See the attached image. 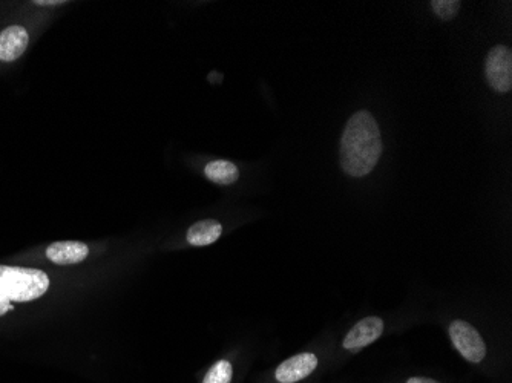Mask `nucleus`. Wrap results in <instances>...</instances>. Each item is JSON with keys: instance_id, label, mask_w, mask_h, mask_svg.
I'll list each match as a JSON object with an SVG mask.
<instances>
[{"instance_id": "obj_1", "label": "nucleus", "mask_w": 512, "mask_h": 383, "mask_svg": "<svg viewBox=\"0 0 512 383\" xmlns=\"http://www.w3.org/2000/svg\"><path fill=\"white\" fill-rule=\"evenodd\" d=\"M382 154L381 131L368 111H359L348 120L341 140V166L350 177H367Z\"/></svg>"}, {"instance_id": "obj_2", "label": "nucleus", "mask_w": 512, "mask_h": 383, "mask_svg": "<svg viewBox=\"0 0 512 383\" xmlns=\"http://www.w3.org/2000/svg\"><path fill=\"white\" fill-rule=\"evenodd\" d=\"M50 287V275L43 270L0 264V318L14 311L17 305L42 299Z\"/></svg>"}, {"instance_id": "obj_3", "label": "nucleus", "mask_w": 512, "mask_h": 383, "mask_svg": "<svg viewBox=\"0 0 512 383\" xmlns=\"http://www.w3.org/2000/svg\"><path fill=\"white\" fill-rule=\"evenodd\" d=\"M450 338L463 359H467L471 364H479L485 359V342L473 325L465 321H454L450 325Z\"/></svg>"}, {"instance_id": "obj_4", "label": "nucleus", "mask_w": 512, "mask_h": 383, "mask_svg": "<svg viewBox=\"0 0 512 383\" xmlns=\"http://www.w3.org/2000/svg\"><path fill=\"white\" fill-rule=\"evenodd\" d=\"M485 76L491 88L497 92H508L512 86V53L508 46L499 45L488 53Z\"/></svg>"}, {"instance_id": "obj_5", "label": "nucleus", "mask_w": 512, "mask_h": 383, "mask_svg": "<svg viewBox=\"0 0 512 383\" xmlns=\"http://www.w3.org/2000/svg\"><path fill=\"white\" fill-rule=\"evenodd\" d=\"M382 333H384V321L382 319L376 318V316L362 319L352 330L348 331L344 339V348L356 353V351H361L362 348L378 341Z\"/></svg>"}, {"instance_id": "obj_6", "label": "nucleus", "mask_w": 512, "mask_h": 383, "mask_svg": "<svg viewBox=\"0 0 512 383\" xmlns=\"http://www.w3.org/2000/svg\"><path fill=\"white\" fill-rule=\"evenodd\" d=\"M30 45V33L20 25L0 31V62L11 63L25 54Z\"/></svg>"}, {"instance_id": "obj_7", "label": "nucleus", "mask_w": 512, "mask_h": 383, "mask_svg": "<svg viewBox=\"0 0 512 383\" xmlns=\"http://www.w3.org/2000/svg\"><path fill=\"white\" fill-rule=\"evenodd\" d=\"M318 367V357L313 353H301L279 365L275 377L279 383H296L306 379Z\"/></svg>"}, {"instance_id": "obj_8", "label": "nucleus", "mask_w": 512, "mask_h": 383, "mask_svg": "<svg viewBox=\"0 0 512 383\" xmlns=\"http://www.w3.org/2000/svg\"><path fill=\"white\" fill-rule=\"evenodd\" d=\"M45 255L56 266H73L88 258L89 249L80 241H59L48 246Z\"/></svg>"}, {"instance_id": "obj_9", "label": "nucleus", "mask_w": 512, "mask_h": 383, "mask_svg": "<svg viewBox=\"0 0 512 383\" xmlns=\"http://www.w3.org/2000/svg\"><path fill=\"white\" fill-rule=\"evenodd\" d=\"M221 233H223V226L215 220L198 221L191 229L188 230V243L195 247L209 246L218 241Z\"/></svg>"}, {"instance_id": "obj_10", "label": "nucleus", "mask_w": 512, "mask_h": 383, "mask_svg": "<svg viewBox=\"0 0 512 383\" xmlns=\"http://www.w3.org/2000/svg\"><path fill=\"white\" fill-rule=\"evenodd\" d=\"M204 175L207 180L221 184V186H229V184L237 183L240 178V171L234 163L230 161L217 160L211 161L204 169Z\"/></svg>"}, {"instance_id": "obj_11", "label": "nucleus", "mask_w": 512, "mask_h": 383, "mask_svg": "<svg viewBox=\"0 0 512 383\" xmlns=\"http://www.w3.org/2000/svg\"><path fill=\"white\" fill-rule=\"evenodd\" d=\"M234 376L232 365L227 361H218L204 377L203 383H230Z\"/></svg>"}, {"instance_id": "obj_12", "label": "nucleus", "mask_w": 512, "mask_h": 383, "mask_svg": "<svg viewBox=\"0 0 512 383\" xmlns=\"http://www.w3.org/2000/svg\"><path fill=\"white\" fill-rule=\"evenodd\" d=\"M430 5L434 13L445 20L453 19L460 10L459 0H433Z\"/></svg>"}, {"instance_id": "obj_13", "label": "nucleus", "mask_w": 512, "mask_h": 383, "mask_svg": "<svg viewBox=\"0 0 512 383\" xmlns=\"http://www.w3.org/2000/svg\"><path fill=\"white\" fill-rule=\"evenodd\" d=\"M34 5L39 7H56V5H65L66 2H60V0H39V2H33Z\"/></svg>"}, {"instance_id": "obj_14", "label": "nucleus", "mask_w": 512, "mask_h": 383, "mask_svg": "<svg viewBox=\"0 0 512 383\" xmlns=\"http://www.w3.org/2000/svg\"><path fill=\"white\" fill-rule=\"evenodd\" d=\"M407 383H439L436 380L428 379V377H411L407 380Z\"/></svg>"}]
</instances>
